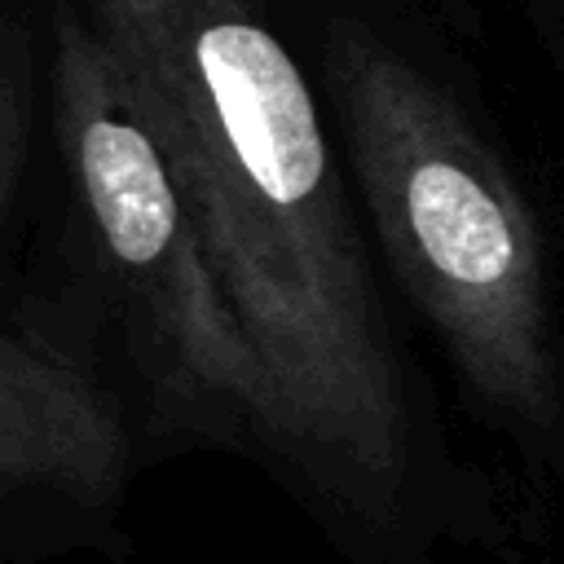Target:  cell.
Segmentation results:
<instances>
[{
    "instance_id": "3",
    "label": "cell",
    "mask_w": 564,
    "mask_h": 564,
    "mask_svg": "<svg viewBox=\"0 0 564 564\" xmlns=\"http://www.w3.org/2000/svg\"><path fill=\"white\" fill-rule=\"evenodd\" d=\"M53 79L75 189L141 330L154 383L198 423L247 427L269 441L260 361L212 273L163 150L75 9H57Z\"/></svg>"
},
{
    "instance_id": "2",
    "label": "cell",
    "mask_w": 564,
    "mask_h": 564,
    "mask_svg": "<svg viewBox=\"0 0 564 564\" xmlns=\"http://www.w3.org/2000/svg\"><path fill=\"white\" fill-rule=\"evenodd\" d=\"M326 79L361 198L414 304L502 419L560 427L546 278L533 220L454 97L357 22L326 35Z\"/></svg>"
},
{
    "instance_id": "4",
    "label": "cell",
    "mask_w": 564,
    "mask_h": 564,
    "mask_svg": "<svg viewBox=\"0 0 564 564\" xmlns=\"http://www.w3.org/2000/svg\"><path fill=\"white\" fill-rule=\"evenodd\" d=\"M123 471V419L93 366L44 335L0 330V489L106 502Z\"/></svg>"
},
{
    "instance_id": "5",
    "label": "cell",
    "mask_w": 564,
    "mask_h": 564,
    "mask_svg": "<svg viewBox=\"0 0 564 564\" xmlns=\"http://www.w3.org/2000/svg\"><path fill=\"white\" fill-rule=\"evenodd\" d=\"M26 119H31V62L26 35L0 26V229L9 220L18 172L26 154Z\"/></svg>"
},
{
    "instance_id": "1",
    "label": "cell",
    "mask_w": 564,
    "mask_h": 564,
    "mask_svg": "<svg viewBox=\"0 0 564 564\" xmlns=\"http://www.w3.org/2000/svg\"><path fill=\"white\" fill-rule=\"evenodd\" d=\"M260 361L269 441L352 507L410 467L401 366L317 101L264 0H84Z\"/></svg>"
}]
</instances>
